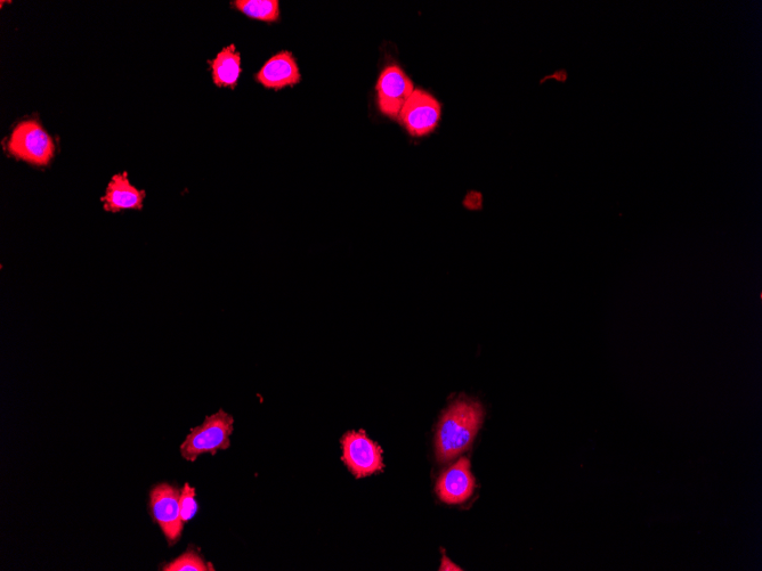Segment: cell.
<instances>
[{
  "label": "cell",
  "instance_id": "1",
  "mask_svg": "<svg viewBox=\"0 0 762 571\" xmlns=\"http://www.w3.org/2000/svg\"><path fill=\"white\" fill-rule=\"evenodd\" d=\"M483 406L461 398L444 411L436 431V456L440 462L456 459L468 450L482 426Z\"/></svg>",
  "mask_w": 762,
  "mask_h": 571
},
{
  "label": "cell",
  "instance_id": "2",
  "mask_svg": "<svg viewBox=\"0 0 762 571\" xmlns=\"http://www.w3.org/2000/svg\"><path fill=\"white\" fill-rule=\"evenodd\" d=\"M7 152L36 167H47L55 156V144L37 120L20 122L7 141Z\"/></svg>",
  "mask_w": 762,
  "mask_h": 571
},
{
  "label": "cell",
  "instance_id": "3",
  "mask_svg": "<svg viewBox=\"0 0 762 571\" xmlns=\"http://www.w3.org/2000/svg\"><path fill=\"white\" fill-rule=\"evenodd\" d=\"M234 420L223 410L212 416H207L200 427L191 430L185 442L181 445V454L186 461L194 462L202 454H216L217 451L228 450L230 436L233 432Z\"/></svg>",
  "mask_w": 762,
  "mask_h": 571
},
{
  "label": "cell",
  "instance_id": "4",
  "mask_svg": "<svg viewBox=\"0 0 762 571\" xmlns=\"http://www.w3.org/2000/svg\"><path fill=\"white\" fill-rule=\"evenodd\" d=\"M343 462L360 479L383 471V450L368 438L366 431H350L342 439Z\"/></svg>",
  "mask_w": 762,
  "mask_h": 571
},
{
  "label": "cell",
  "instance_id": "5",
  "mask_svg": "<svg viewBox=\"0 0 762 571\" xmlns=\"http://www.w3.org/2000/svg\"><path fill=\"white\" fill-rule=\"evenodd\" d=\"M181 491L172 485L160 484L150 494L152 517L164 532L169 545L175 544L183 532Z\"/></svg>",
  "mask_w": 762,
  "mask_h": 571
},
{
  "label": "cell",
  "instance_id": "6",
  "mask_svg": "<svg viewBox=\"0 0 762 571\" xmlns=\"http://www.w3.org/2000/svg\"><path fill=\"white\" fill-rule=\"evenodd\" d=\"M441 113V104L433 95L415 89L404 104L399 120L410 135L421 137L431 134L439 125Z\"/></svg>",
  "mask_w": 762,
  "mask_h": 571
},
{
  "label": "cell",
  "instance_id": "7",
  "mask_svg": "<svg viewBox=\"0 0 762 571\" xmlns=\"http://www.w3.org/2000/svg\"><path fill=\"white\" fill-rule=\"evenodd\" d=\"M376 89L379 110L395 120L400 119L404 104L415 92L411 79L397 65L381 72Z\"/></svg>",
  "mask_w": 762,
  "mask_h": 571
},
{
  "label": "cell",
  "instance_id": "8",
  "mask_svg": "<svg viewBox=\"0 0 762 571\" xmlns=\"http://www.w3.org/2000/svg\"><path fill=\"white\" fill-rule=\"evenodd\" d=\"M475 478L467 458L460 459L437 481L436 492L447 504H461L470 499L475 491Z\"/></svg>",
  "mask_w": 762,
  "mask_h": 571
},
{
  "label": "cell",
  "instance_id": "9",
  "mask_svg": "<svg viewBox=\"0 0 762 571\" xmlns=\"http://www.w3.org/2000/svg\"><path fill=\"white\" fill-rule=\"evenodd\" d=\"M256 80L266 88L281 89L301 83L302 77L295 57L290 52H280L267 61Z\"/></svg>",
  "mask_w": 762,
  "mask_h": 571
},
{
  "label": "cell",
  "instance_id": "10",
  "mask_svg": "<svg viewBox=\"0 0 762 571\" xmlns=\"http://www.w3.org/2000/svg\"><path fill=\"white\" fill-rule=\"evenodd\" d=\"M145 199V191L137 190L129 182L128 174H117L112 177L111 182L101 198L104 210L109 212H120L123 210H141Z\"/></svg>",
  "mask_w": 762,
  "mask_h": 571
},
{
  "label": "cell",
  "instance_id": "11",
  "mask_svg": "<svg viewBox=\"0 0 762 571\" xmlns=\"http://www.w3.org/2000/svg\"><path fill=\"white\" fill-rule=\"evenodd\" d=\"M208 63L212 67L213 80L217 87L237 86L241 73V56L237 47L230 45L223 48L215 59Z\"/></svg>",
  "mask_w": 762,
  "mask_h": 571
},
{
  "label": "cell",
  "instance_id": "12",
  "mask_svg": "<svg viewBox=\"0 0 762 571\" xmlns=\"http://www.w3.org/2000/svg\"><path fill=\"white\" fill-rule=\"evenodd\" d=\"M233 5L251 19L270 23L280 19L278 0H237Z\"/></svg>",
  "mask_w": 762,
  "mask_h": 571
},
{
  "label": "cell",
  "instance_id": "13",
  "mask_svg": "<svg viewBox=\"0 0 762 571\" xmlns=\"http://www.w3.org/2000/svg\"><path fill=\"white\" fill-rule=\"evenodd\" d=\"M162 570L165 571H206L213 570L212 567L206 564L197 552L189 551L183 554L180 558L170 562Z\"/></svg>",
  "mask_w": 762,
  "mask_h": 571
},
{
  "label": "cell",
  "instance_id": "14",
  "mask_svg": "<svg viewBox=\"0 0 762 571\" xmlns=\"http://www.w3.org/2000/svg\"><path fill=\"white\" fill-rule=\"evenodd\" d=\"M181 515L184 521L191 520L198 511V504L196 502V489L186 484L181 491Z\"/></svg>",
  "mask_w": 762,
  "mask_h": 571
},
{
  "label": "cell",
  "instance_id": "15",
  "mask_svg": "<svg viewBox=\"0 0 762 571\" xmlns=\"http://www.w3.org/2000/svg\"><path fill=\"white\" fill-rule=\"evenodd\" d=\"M549 78H556L557 80L563 81V83H565V81L567 79V72L565 70L558 71L556 73V75L549 76V77H546L545 79L541 80V83H543V81H545V80H547Z\"/></svg>",
  "mask_w": 762,
  "mask_h": 571
},
{
  "label": "cell",
  "instance_id": "16",
  "mask_svg": "<svg viewBox=\"0 0 762 571\" xmlns=\"http://www.w3.org/2000/svg\"><path fill=\"white\" fill-rule=\"evenodd\" d=\"M441 570H461L459 567L451 564L450 560L448 558L443 559V565L441 567Z\"/></svg>",
  "mask_w": 762,
  "mask_h": 571
}]
</instances>
